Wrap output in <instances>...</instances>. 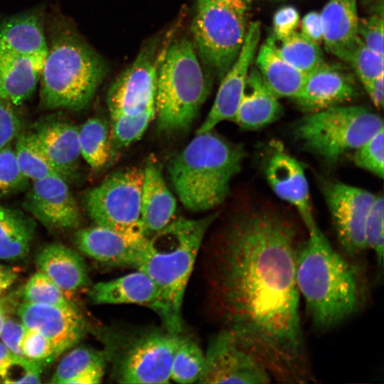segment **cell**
Returning <instances> with one entry per match:
<instances>
[{
	"instance_id": "cell-29",
	"label": "cell",
	"mask_w": 384,
	"mask_h": 384,
	"mask_svg": "<svg viewBox=\"0 0 384 384\" xmlns=\"http://www.w3.org/2000/svg\"><path fill=\"white\" fill-rule=\"evenodd\" d=\"M104 352L87 347H78L63 358L54 375L52 383L94 384L101 382L105 372Z\"/></svg>"
},
{
	"instance_id": "cell-24",
	"label": "cell",
	"mask_w": 384,
	"mask_h": 384,
	"mask_svg": "<svg viewBox=\"0 0 384 384\" xmlns=\"http://www.w3.org/2000/svg\"><path fill=\"white\" fill-rule=\"evenodd\" d=\"M89 298L96 304H132L144 305L155 311L158 289L151 278L138 270L118 278L94 284Z\"/></svg>"
},
{
	"instance_id": "cell-2",
	"label": "cell",
	"mask_w": 384,
	"mask_h": 384,
	"mask_svg": "<svg viewBox=\"0 0 384 384\" xmlns=\"http://www.w3.org/2000/svg\"><path fill=\"white\" fill-rule=\"evenodd\" d=\"M308 232L297 251L296 282L312 324L326 331L358 311L363 287L356 267L331 246L317 224Z\"/></svg>"
},
{
	"instance_id": "cell-18",
	"label": "cell",
	"mask_w": 384,
	"mask_h": 384,
	"mask_svg": "<svg viewBox=\"0 0 384 384\" xmlns=\"http://www.w3.org/2000/svg\"><path fill=\"white\" fill-rule=\"evenodd\" d=\"M358 95L351 74L324 62L307 74L302 88L292 99L300 109L312 113L350 102Z\"/></svg>"
},
{
	"instance_id": "cell-35",
	"label": "cell",
	"mask_w": 384,
	"mask_h": 384,
	"mask_svg": "<svg viewBox=\"0 0 384 384\" xmlns=\"http://www.w3.org/2000/svg\"><path fill=\"white\" fill-rule=\"evenodd\" d=\"M333 55L349 64L361 82L383 75V56L367 47L358 35Z\"/></svg>"
},
{
	"instance_id": "cell-40",
	"label": "cell",
	"mask_w": 384,
	"mask_h": 384,
	"mask_svg": "<svg viewBox=\"0 0 384 384\" xmlns=\"http://www.w3.org/2000/svg\"><path fill=\"white\" fill-rule=\"evenodd\" d=\"M355 164L378 177L384 174V131L380 129L355 150Z\"/></svg>"
},
{
	"instance_id": "cell-52",
	"label": "cell",
	"mask_w": 384,
	"mask_h": 384,
	"mask_svg": "<svg viewBox=\"0 0 384 384\" xmlns=\"http://www.w3.org/2000/svg\"><path fill=\"white\" fill-rule=\"evenodd\" d=\"M5 313L6 311H5L4 306L3 305V303L0 302V332L2 328L4 319L6 318Z\"/></svg>"
},
{
	"instance_id": "cell-45",
	"label": "cell",
	"mask_w": 384,
	"mask_h": 384,
	"mask_svg": "<svg viewBox=\"0 0 384 384\" xmlns=\"http://www.w3.org/2000/svg\"><path fill=\"white\" fill-rule=\"evenodd\" d=\"M299 23L298 10L293 6H282L274 14L272 35L276 40H282L296 31Z\"/></svg>"
},
{
	"instance_id": "cell-36",
	"label": "cell",
	"mask_w": 384,
	"mask_h": 384,
	"mask_svg": "<svg viewBox=\"0 0 384 384\" xmlns=\"http://www.w3.org/2000/svg\"><path fill=\"white\" fill-rule=\"evenodd\" d=\"M156 116L155 105L132 115L110 117L112 142L116 146H127L139 140Z\"/></svg>"
},
{
	"instance_id": "cell-48",
	"label": "cell",
	"mask_w": 384,
	"mask_h": 384,
	"mask_svg": "<svg viewBox=\"0 0 384 384\" xmlns=\"http://www.w3.org/2000/svg\"><path fill=\"white\" fill-rule=\"evenodd\" d=\"M361 83L373 105L378 109H381L383 106L384 95L383 75L374 79L362 81Z\"/></svg>"
},
{
	"instance_id": "cell-10",
	"label": "cell",
	"mask_w": 384,
	"mask_h": 384,
	"mask_svg": "<svg viewBox=\"0 0 384 384\" xmlns=\"http://www.w3.org/2000/svg\"><path fill=\"white\" fill-rule=\"evenodd\" d=\"M191 28L199 60L220 80L237 58L246 32V14L227 6L196 2Z\"/></svg>"
},
{
	"instance_id": "cell-50",
	"label": "cell",
	"mask_w": 384,
	"mask_h": 384,
	"mask_svg": "<svg viewBox=\"0 0 384 384\" xmlns=\"http://www.w3.org/2000/svg\"><path fill=\"white\" fill-rule=\"evenodd\" d=\"M197 2L224 5L247 14L250 8L252 0H197Z\"/></svg>"
},
{
	"instance_id": "cell-16",
	"label": "cell",
	"mask_w": 384,
	"mask_h": 384,
	"mask_svg": "<svg viewBox=\"0 0 384 384\" xmlns=\"http://www.w3.org/2000/svg\"><path fill=\"white\" fill-rule=\"evenodd\" d=\"M17 314L25 328L34 329L53 345L58 356L73 347L83 337L86 322L77 307L50 306L23 302Z\"/></svg>"
},
{
	"instance_id": "cell-23",
	"label": "cell",
	"mask_w": 384,
	"mask_h": 384,
	"mask_svg": "<svg viewBox=\"0 0 384 384\" xmlns=\"http://www.w3.org/2000/svg\"><path fill=\"white\" fill-rule=\"evenodd\" d=\"M143 171L141 216L145 233L149 237L174 220L176 201L156 163L149 162Z\"/></svg>"
},
{
	"instance_id": "cell-32",
	"label": "cell",
	"mask_w": 384,
	"mask_h": 384,
	"mask_svg": "<svg viewBox=\"0 0 384 384\" xmlns=\"http://www.w3.org/2000/svg\"><path fill=\"white\" fill-rule=\"evenodd\" d=\"M275 46L278 54L284 60L304 74L324 63L319 44L301 32L296 31L282 40L275 39Z\"/></svg>"
},
{
	"instance_id": "cell-28",
	"label": "cell",
	"mask_w": 384,
	"mask_h": 384,
	"mask_svg": "<svg viewBox=\"0 0 384 384\" xmlns=\"http://www.w3.org/2000/svg\"><path fill=\"white\" fill-rule=\"evenodd\" d=\"M320 17L323 42L332 54L349 44L358 35L357 0H329Z\"/></svg>"
},
{
	"instance_id": "cell-20",
	"label": "cell",
	"mask_w": 384,
	"mask_h": 384,
	"mask_svg": "<svg viewBox=\"0 0 384 384\" xmlns=\"http://www.w3.org/2000/svg\"><path fill=\"white\" fill-rule=\"evenodd\" d=\"M146 240L144 242L133 241L116 231L99 225L80 229L75 234L78 248L87 256L107 265L135 268Z\"/></svg>"
},
{
	"instance_id": "cell-34",
	"label": "cell",
	"mask_w": 384,
	"mask_h": 384,
	"mask_svg": "<svg viewBox=\"0 0 384 384\" xmlns=\"http://www.w3.org/2000/svg\"><path fill=\"white\" fill-rule=\"evenodd\" d=\"M205 359V353L194 340L181 336L171 363V380L178 383L198 382Z\"/></svg>"
},
{
	"instance_id": "cell-21",
	"label": "cell",
	"mask_w": 384,
	"mask_h": 384,
	"mask_svg": "<svg viewBox=\"0 0 384 384\" xmlns=\"http://www.w3.org/2000/svg\"><path fill=\"white\" fill-rule=\"evenodd\" d=\"M53 166L65 180L77 174L80 157L78 127L58 119L36 124L31 132Z\"/></svg>"
},
{
	"instance_id": "cell-53",
	"label": "cell",
	"mask_w": 384,
	"mask_h": 384,
	"mask_svg": "<svg viewBox=\"0 0 384 384\" xmlns=\"http://www.w3.org/2000/svg\"><path fill=\"white\" fill-rule=\"evenodd\" d=\"M274 1H279V0H274Z\"/></svg>"
},
{
	"instance_id": "cell-3",
	"label": "cell",
	"mask_w": 384,
	"mask_h": 384,
	"mask_svg": "<svg viewBox=\"0 0 384 384\" xmlns=\"http://www.w3.org/2000/svg\"><path fill=\"white\" fill-rule=\"evenodd\" d=\"M46 33L47 53L39 79L41 105L48 110H82L107 73V65L65 16L52 15Z\"/></svg>"
},
{
	"instance_id": "cell-7",
	"label": "cell",
	"mask_w": 384,
	"mask_h": 384,
	"mask_svg": "<svg viewBox=\"0 0 384 384\" xmlns=\"http://www.w3.org/2000/svg\"><path fill=\"white\" fill-rule=\"evenodd\" d=\"M180 334L164 329L105 332L106 361L121 383H168Z\"/></svg>"
},
{
	"instance_id": "cell-26",
	"label": "cell",
	"mask_w": 384,
	"mask_h": 384,
	"mask_svg": "<svg viewBox=\"0 0 384 384\" xmlns=\"http://www.w3.org/2000/svg\"><path fill=\"white\" fill-rule=\"evenodd\" d=\"M255 65L264 82L279 98L294 97L302 88L307 75L294 68L278 54L272 34L260 47Z\"/></svg>"
},
{
	"instance_id": "cell-22",
	"label": "cell",
	"mask_w": 384,
	"mask_h": 384,
	"mask_svg": "<svg viewBox=\"0 0 384 384\" xmlns=\"http://www.w3.org/2000/svg\"><path fill=\"white\" fill-rule=\"evenodd\" d=\"M282 112L279 97L264 82L257 68L251 67L233 122L242 129L256 130L277 120Z\"/></svg>"
},
{
	"instance_id": "cell-4",
	"label": "cell",
	"mask_w": 384,
	"mask_h": 384,
	"mask_svg": "<svg viewBox=\"0 0 384 384\" xmlns=\"http://www.w3.org/2000/svg\"><path fill=\"white\" fill-rule=\"evenodd\" d=\"M217 214L200 219H174L148 237L136 267L146 274L159 292L155 311L164 327L180 334L185 291L204 236Z\"/></svg>"
},
{
	"instance_id": "cell-12",
	"label": "cell",
	"mask_w": 384,
	"mask_h": 384,
	"mask_svg": "<svg viewBox=\"0 0 384 384\" xmlns=\"http://www.w3.org/2000/svg\"><path fill=\"white\" fill-rule=\"evenodd\" d=\"M322 193L339 244L349 255L367 249L366 227L375 195L339 181H326Z\"/></svg>"
},
{
	"instance_id": "cell-27",
	"label": "cell",
	"mask_w": 384,
	"mask_h": 384,
	"mask_svg": "<svg viewBox=\"0 0 384 384\" xmlns=\"http://www.w3.org/2000/svg\"><path fill=\"white\" fill-rule=\"evenodd\" d=\"M41 70L28 58L0 53V100L22 105L34 93Z\"/></svg>"
},
{
	"instance_id": "cell-39",
	"label": "cell",
	"mask_w": 384,
	"mask_h": 384,
	"mask_svg": "<svg viewBox=\"0 0 384 384\" xmlns=\"http://www.w3.org/2000/svg\"><path fill=\"white\" fill-rule=\"evenodd\" d=\"M29 180L21 173L14 149L9 145L0 150V198L28 188Z\"/></svg>"
},
{
	"instance_id": "cell-9",
	"label": "cell",
	"mask_w": 384,
	"mask_h": 384,
	"mask_svg": "<svg viewBox=\"0 0 384 384\" xmlns=\"http://www.w3.org/2000/svg\"><path fill=\"white\" fill-rule=\"evenodd\" d=\"M144 171L127 168L108 176L85 196L84 206L96 225L111 229L127 238L144 242L148 237L141 216Z\"/></svg>"
},
{
	"instance_id": "cell-41",
	"label": "cell",
	"mask_w": 384,
	"mask_h": 384,
	"mask_svg": "<svg viewBox=\"0 0 384 384\" xmlns=\"http://www.w3.org/2000/svg\"><path fill=\"white\" fill-rule=\"evenodd\" d=\"M21 346L26 358L41 366L53 361L58 356L53 343L34 329L26 328Z\"/></svg>"
},
{
	"instance_id": "cell-30",
	"label": "cell",
	"mask_w": 384,
	"mask_h": 384,
	"mask_svg": "<svg viewBox=\"0 0 384 384\" xmlns=\"http://www.w3.org/2000/svg\"><path fill=\"white\" fill-rule=\"evenodd\" d=\"M35 223L21 211L0 204V260L14 261L29 252Z\"/></svg>"
},
{
	"instance_id": "cell-44",
	"label": "cell",
	"mask_w": 384,
	"mask_h": 384,
	"mask_svg": "<svg viewBox=\"0 0 384 384\" xmlns=\"http://www.w3.org/2000/svg\"><path fill=\"white\" fill-rule=\"evenodd\" d=\"M383 13L359 18L358 36L367 47L383 56Z\"/></svg>"
},
{
	"instance_id": "cell-14",
	"label": "cell",
	"mask_w": 384,
	"mask_h": 384,
	"mask_svg": "<svg viewBox=\"0 0 384 384\" xmlns=\"http://www.w3.org/2000/svg\"><path fill=\"white\" fill-rule=\"evenodd\" d=\"M68 181L51 176L33 181L24 202V208L50 230L77 228L81 215Z\"/></svg>"
},
{
	"instance_id": "cell-1",
	"label": "cell",
	"mask_w": 384,
	"mask_h": 384,
	"mask_svg": "<svg viewBox=\"0 0 384 384\" xmlns=\"http://www.w3.org/2000/svg\"><path fill=\"white\" fill-rule=\"evenodd\" d=\"M297 242L292 220L253 205L230 223L214 255L213 293L224 329L282 383L311 379L296 282Z\"/></svg>"
},
{
	"instance_id": "cell-51",
	"label": "cell",
	"mask_w": 384,
	"mask_h": 384,
	"mask_svg": "<svg viewBox=\"0 0 384 384\" xmlns=\"http://www.w3.org/2000/svg\"><path fill=\"white\" fill-rule=\"evenodd\" d=\"M14 356V354L10 351V350L4 344V343L2 341L0 342V379L6 366Z\"/></svg>"
},
{
	"instance_id": "cell-5",
	"label": "cell",
	"mask_w": 384,
	"mask_h": 384,
	"mask_svg": "<svg viewBox=\"0 0 384 384\" xmlns=\"http://www.w3.org/2000/svg\"><path fill=\"white\" fill-rule=\"evenodd\" d=\"M244 157L242 146L230 143L213 129L196 134L168 166L171 183L184 207L206 211L220 205Z\"/></svg>"
},
{
	"instance_id": "cell-6",
	"label": "cell",
	"mask_w": 384,
	"mask_h": 384,
	"mask_svg": "<svg viewBox=\"0 0 384 384\" xmlns=\"http://www.w3.org/2000/svg\"><path fill=\"white\" fill-rule=\"evenodd\" d=\"M210 86L192 42L181 38L160 55L155 98L158 128L187 129L206 101Z\"/></svg>"
},
{
	"instance_id": "cell-46",
	"label": "cell",
	"mask_w": 384,
	"mask_h": 384,
	"mask_svg": "<svg viewBox=\"0 0 384 384\" xmlns=\"http://www.w3.org/2000/svg\"><path fill=\"white\" fill-rule=\"evenodd\" d=\"M25 329L21 322L19 323L6 317L0 332L1 341L12 353L17 356L24 357L21 343Z\"/></svg>"
},
{
	"instance_id": "cell-8",
	"label": "cell",
	"mask_w": 384,
	"mask_h": 384,
	"mask_svg": "<svg viewBox=\"0 0 384 384\" xmlns=\"http://www.w3.org/2000/svg\"><path fill=\"white\" fill-rule=\"evenodd\" d=\"M383 129L382 118L363 106L337 105L308 113L294 134L304 149L334 163Z\"/></svg>"
},
{
	"instance_id": "cell-49",
	"label": "cell",
	"mask_w": 384,
	"mask_h": 384,
	"mask_svg": "<svg viewBox=\"0 0 384 384\" xmlns=\"http://www.w3.org/2000/svg\"><path fill=\"white\" fill-rule=\"evenodd\" d=\"M18 275V268L0 265V297L15 283Z\"/></svg>"
},
{
	"instance_id": "cell-11",
	"label": "cell",
	"mask_w": 384,
	"mask_h": 384,
	"mask_svg": "<svg viewBox=\"0 0 384 384\" xmlns=\"http://www.w3.org/2000/svg\"><path fill=\"white\" fill-rule=\"evenodd\" d=\"M201 383L265 384L272 377L261 360L233 333L223 329L205 353Z\"/></svg>"
},
{
	"instance_id": "cell-19",
	"label": "cell",
	"mask_w": 384,
	"mask_h": 384,
	"mask_svg": "<svg viewBox=\"0 0 384 384\" xmlns=\"http://www.w3.org/2000/svg\"><path fill=\"white\" fill-rule=\"evenodd\" d=\"M0 53L28 58L42 68L47 53L43 14L31 10L1 21Z\"/></svg>"
},
{
	"instance_id": "cell-37",
	"label": "cell",
	"mask_w": 384,
	"mask_h": 384,
	"mask_svg": "<svg viewBox=\"0 0 384 384\" xmlns=\"http://www.w3.org/2000/svg\"><path fill=\"white\" fill-rule=\"evenodd\" d=\"M24 302L50 305L67 306L73 304L65 293L43 272L33 274L22 290Z\"/></svg>"
},
{
	"instance_id": "cell-47",
	"label": "cell",
	"mask_w": 384,
	"mask_h": 384,
	"mask_svg": "<svg viewBox=\"0 0 384 384\" xmlns=\"http://www.w3.org/2000/svg\"><path fill=\"white\" fill-rule=\"evenodd\" d=\"M301 33L312 41L320 44L323 41L322 25L320 14L307 13L301 21Z\"/></svg>"
},
{
	"instance_id": "cell-25",
	"label": "cell",
	"mask_w": 384,
	"mask_h": 384,
	"mask_svg": "<svg viewBox=\"0 0 384 384\" xmlns=\"http://www.w3.org/2000/svg\"><path fill=\"white\" fill-rule=\"evenodd\" d=\"M36 265L64 293L74 292L89 283L82 257L59 243L48 244L38 252Z\"/></svg>"
},
{
	"instance_id": "cell-42",
	"label": "cell",
	"mask_w": 384,
	"mask_h": 384,
	"mask_svg": "<svg viewBox=\"0 0 384 384\" xmlns=\"http://www.w3.org/2000/svg\"><path fill=\"white\" fill-rule=\"evenodd\" d=\"M41 365L16 355L6 366L0 382L4 383H40Z\"/></svg>"
},
{
	"instance_id": "cell-31",
	"label": "cell",
	"mask_w": 384,
	"mask_h": 384,
	"mask_svg": "<svg viewBox=\"0 0 384 384\" xmlns=\"http://www.w3.org/2000/svg\"><path fill=\"white\" fill-rule=\"evenodd\" d=\"M80 155L93 169L105 167L112 158V139L107 123L92 117L78 127Z\"/></svg>"
},
{
	"instance_id": "cell-38",
	"label": "cell",
	"mask_w": 384,
	"mask_h": 384,
	"mask_svg": "<svg viewBox=\"0 0 384 384\" xmlns=\"http://www.w3.org/2000/svg\"><path fill=\"white\" fill-rule=\"evenodd\" d=\"M383 221L384 200L383 196H375L369 212L366 227L367 249H370L375 255L378 271L383 273Z\"/></svg>"
},
{
	"instance_id": "cell-13",
	"label": "cell",
	"mask_w": 384,
	"mask_h": 384,
	"mask_svg": "<svg viewBox=\"0 0 384 384\" xmlns=\"http://www.w3.org/2000/svg\"><path fill=\"white\" fill-rule=\"evenodd\" d=\"M157 44L146 43L110 87L106 99L110 117L136 114L155 105Z\"/></svg>"
},
{
	"instance_id": "cell-33",
	"label": "cell",
	"mask_w": 384,
	"mask_h": 384,
	"mask_svg": "<svg viewBox=\"0 0 384 384\" xmlns=\"http://www.w3.org/2000/svg\"><path fill=\"white\" fill-rule=\"evenodd\" d=\"M14 148L18 167L32 181L51 176H60L42 150L32 132H21Z\"/></svg>"
},
{
	"instance_id": "cell-15",
	"label": "cell",
	"mask_w": 384,
	"mask_h": 384,
	"mask_svg": "<svg viewBox=\"0 0 384 384\" xmlns=\"http://www.w3.org/2000/svg\"><path fill=\"white\" fill-rule=\"evenodd\" d=\"M261 34L258 21L251 22L247 28L241 50L224 76L217 91L215 101L196 134L213 129L225 120L233 121L240 102L250 65L257 50Z\"/></svg>"
},
{
	"instance_id": "cell-17",
	"label": "cell",
	"mask_w": 384,
	"mask_h": 384,
	"mask_svg": "<svg viewBox=\"0 0 384 384\" xmlns=\"http://www.w3.org/2000/svg\"><path fill=\"white\" fill-rule=\"evenodd\" d=\"M265 178L274 193L293 206L307 230L316 223L309 196V188L302 164L282 148L267 156L264 166Z\"/></svg>"
},
{
	"instance_id": "cell-43",
	"label": "cell",
	"mask_w": 384,
	"mask_h": 384,
	"mask_svg": "<svg viewBox=\"0 0 384 384\" xmlns=\"http://www.w3.org/2000/svg\"><path fill=\"white\" fill-rule=\"evenodd\" d=\"M23 132V121L16 106L0 100V150L11 145Z\"/></svg>"
}]
</instances>
